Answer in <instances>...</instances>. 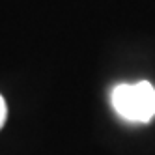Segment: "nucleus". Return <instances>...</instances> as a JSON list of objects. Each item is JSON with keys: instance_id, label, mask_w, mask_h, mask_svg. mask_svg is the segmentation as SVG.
I'll return each mask as SVG.
<instances>
[{"instance_id": "nucleus-1", "label": "nucleus", "mask_w": 155, "mask_h": 155, "mask_svg": "<svg viewBox=\"0 0 155 155\" xmlns=\"http://www.w3.org/2000/svg\"><path fill=\"white\" fill-rule=\"evenodd\" d=\"M110 103L118 116L135 124H148L155 118V88L148 81L118 84L112 88Z\"/></svg>"}, {"instance_id": "nucleus-2", "label": "nucleus", "mask_w": 155, "mask_h": 155, "mask_svg": "<svg viewBox=\"0 0 155 155\" xmlns=\"http://www.w3.org/2000/svg\"><path fill=\"white\" fill-rule=\"evenodd\" d=\"M6 118H8V105L4 101V97L0 95V129H2V125L6 124Z\"/></svg>"}]
</instances>
